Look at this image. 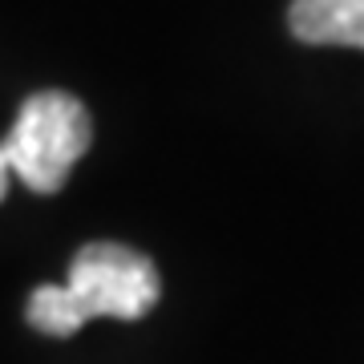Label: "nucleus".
<instances>
[{
	"instance_id": "7ed1b4c3",
	"label": "nucleus",
	"mask_w": 364,
	"mask_h": 364,
	"mask_svg": "<svg viewBox=\"0 0 364 364\" xmlns=\"http://www.w3.org/2000/svg\"><path fill=\"white\" fill-rule=\"evenodd\" d=\"M287 28L304 45L364 49V0H291Z\"/></svg>"
},
{
	"instance_id": "f257e3e1",
	"label": "nucleus",
	"mask_w": 364,
	"mask_h": 364,
	"mask_svg": "<svg viewBox=\"0 0 364 364\" xmlns=\"http://www.w3.org/2000/svg\"><path fill=\"white\" fill-rule=\"evenodd\" d=\"M158 267L126 243H85L65 284H41L28 296V324L45 336H73L93 316L138 320L158 304Z\"/></svg>"
},
{
	"instance_id": "f03ea898",
	"label": "nucleus",
	"mask_w": 364,
	"mask_h": 364,
	"mask_svg": "<svg viewBox=\"0 0 364 364\" xmlns=\"http://www.w3.org/2000/svg\"><path fill=\"white\" fill-rule=\"evenodd\" d=\"M90 114L73 93L41 90L21 102L13 130L0 142V162L37 195H53L90 150Z\"/></svg>"
},
{
	"instance_id": "20e7f679",
	"label": "nucleus",
	"mask_w": 364,
	"mask_h": 364,
	"mask_svg": "<svg viewBox=\"0 0 364 364\" xmlns=\"http://www.w3.org/2000/svg\"><path fill=\"white\" fill-rule=\"evenodd\" d=\"M9 178H13V174H9V166H4V162H0V198L9 195Z\"/></svg>"
}]
</instances>
